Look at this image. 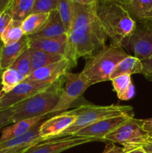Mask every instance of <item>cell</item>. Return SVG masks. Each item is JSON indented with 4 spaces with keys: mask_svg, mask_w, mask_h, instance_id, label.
Wrapping results in <instances>:
<instances>
[{
    "mask_svg": "<svg viewBox=\"0 0 152 153\" xmlns=\"http://www.w3.org/2000/svg\"><path fill=\"white\" fill-rule=\"evenodd\" d=\"M28 52L31 56L32 72L40 67L58 62L63 58V56L61 55L49 53V52H43L38 49H31V48H28Z\"/></svg>",
    "mask_w": 152,
    "mask_h": 153,
    "instance_id": "7402d4cb",
    "label": "cell"
},
{
    "mask_svg": "<svg viewBox=\"0 0 152 153\" xmlns=\"http://www.w3.org/2000/svg\"><path fill=\"white\" fill-rule=\"evenodd\" d=\"M108 1H113V2H116V3H117V4H121V5H122V6H125V4H127V2H128V0H108Z\"/></svg>",
    "mask_w": 152,
    "mask_h": 153,
    "instance_id": "ab89813d",
    "label": "cell"
},
{
    "mask_svg": "<svg viewBox=\"0 0 152 153\" xmlns=\"http://www.w3.org/2000/svg\"><path fill=\"white\" fill-rule=\"evenodd\" d=\"M110 81L112 82L113 90L119 100L127 101L134 97L135 88L131 79V76L122 75L112 79Z\"/></svg>",
    "mask_w": 152,
    "mask_h": 153,
    "instance_id": "ffe728a7",
    "label": "cell"
},
{
    "mask_svg": "<svg viewBox=\"0 0 152 153\" xmlns=\"http://www.w3.org/2000/svg\"><path fill=\"white\" fill-rule=\"evenodd\" d=\"M25 78L13 68L6 69L1 75V82L4 93H8L21 83Z\"/></svg>",
    "mask_w": 152,
    "mask_h": 153,
    "instance_id": "484cf974",
    "label": "cell"
},
{
    "mask_svg": "<svg viewBox=\"0 0 152 153\" xmlns=\"http://www.w3.org/2000/svg\"><path fill=\"white\" fill-rule=\"evenodd\" d=\"M151 2H152V0H151ZM148 20H152V13H151V19H148ZM146 21H147V20H146Z\"/></svg>",
    "mask_w": 152,
    "mask_h": 153,
    "instance_id": "7bdbcfd3",
    "label": "cell"
},
{
    "mask_svg": "<svg viewBox=\"0 0 152 153\" xmlns=\"http://www.w3.org/2000/svg\"><path fill=\"white\" fill-rule=\"evenodd\" d=\"M25 151V149H9L0 151V153H22Z\"/></svg>",
    "mask_w": 152,
    "mask_h": 153,
    "instance_id": "f35d334b",
    "label": "cell"
},
{
    "mask_svg": "<svg viewBox=\"0 0 152 153\" xmlns=\"http://www.w3.org/2000/svg\"><path fill=\"white\" fill-rule=\"evenodd\" d=\"M10 68L16 70L24 78H26L31 73V60L28 52V47L25 49L21 55L16 58Z\"/></svg>",
    "mask_w": 152,
    "mask_h": 153,
    "instance_id": "83f0119b",
    "label": "cell"
},
{
    "mask_svg": "<svg viewBox=\"0 0 152 153\" xmlns=\"http://www.w3.org/2000/svg\"><path fill=\"white\" fill-rule=\"evenodd\" d=\"M71 1L74 3L83 4V5H92L95 4L96 0H71Z\"/></svg>",
    "mask_w": 152,
    "mask_h": 153,
    "instance_id": "74e56055",
    "label": "cell"
},
{
    "mask_svg": "<svg viewBox=\"0 0 152 153\" xmlns=\"http://www.w3.org/2000/svg\"><path fill=\"white\" fill-rule=\"evenodd\" d=\"M41 123L23 135L10 139L3 143H0V151L9 149H22L26 150L28 148L37 143L45 141L44 139L40 134V127Z\"/></svg>",
    "mask_w": 152,
    "mask_h": 153,
    "instance_id": "9a60e30c",
    "label": "cell"
},
{
    "mask_svg": "<svg viewBox=\"0 0 152 153\" xmlns=\"http://www.w3.org/2000/svg\"><path fill=\"white\" fill-rule=\"evenodd\" d=\"M67 34L56 37L29 39L28 48L38 49L52 54H58L63 56L67 46Z\"/></svg>",
    "mask_w": 152,
    "mask_h": 153,
    "instance_id": "5bb4252c",
    "label": "cell"
},
{
    "mask_svg": "<svg viewBox=\"0 0 152 153\" xmlns=\"http://www.w3.org/2000/svg\"><path fill=\"white\" fill-rule=\"evenodd\" d=\"M36 0H12L7 11L12 19L17 21H23L32 13L33 7Z\"/></svg>",
    "mask_w": 152,
    "mask_h": 153,
    "instance_id": "603a6c76",
    "label": "cell"
},
{
    "mask_svg": "<svg viewBox=\"0 0 152 153\" xmlns=\"http://www.w3.org/2000/svg\"><path fill=\"white\" fill-rule=\"evenodd\" d=\"M141 122L143 129L148 133L149 137H152V117L145 120H141Z\"/></svg>",
    "mask_w": 152,
    "mask_h": 153,
    "instance_id": "d6a6232c",
    "label": "cell"
},
{
    "mask_svg": "<svg viewBox=\"0 0 152 153\" xmlns=\"http://www.w3.org/2000/svg\"><path fill=\"white\" fill-rule=\"evenodd\" d=\"M142 64L141 60L129 55L117 64L110 76V80L122 75L131 76L133 74L142 73Z\"/></svg>",
    "mask_w": 152,
    "mask_h": 153,
    "instance_id": "44dd1931",
    "label": "cell"
},
{
    "mask_svg": "<svg viewBox=\"0 0 152 153\" xmlns=\"http://www.w3.org/2000/svg\"><path fill=\"white\" fill-rule=\"evenodd\" d=\"M65 77L66 81L61 98L48 116L58 114L68 109L91 86L89 81L81 72L74 73L69 71L65 74Z\"/></svg>",
    "mask_w": 152,
    "mask_h": 153,
    "instance_id": "8992f818",
    "label": "cell"
},
{
    "mask_svg": "<svg viewBox=\"0 0 152 153\" xmlns=\"http://www.w3.org/2000/svg\"><path fill=\"white\" fill-rule=\"evenodd\" d=\"M76 117L71 111H66L54 115L41 123L40 134L46 140L57 138L75 123Z\"/></svg>",
    "mask_w": 152,
    "mask_h": 153,
    "instance_id": "7c38bea8",
    "label": "cell"
},
{
    "mask_svg": "<svg viewBox=\"0 0 152 153\" xmlns=\"http://www.w3.org/2000/svg\"><path fill=\"white\" fill-rule=\"evenodd\" d=\"M66 34L58 10L49 13V16L44 25L34 34L28 36L29 39L44 38L56 37Z\"/></svg>",
    "mask_w": 152,
    "mask_h": 153,
    "instance_id": "e0dca14e",
    "label": "cell"
},
{
    "mask_svg": "<svg viewBox=\"0 0 152 153\" xmlns=\"http://www.w3.org/2000/svg\"><path fill=\"white\" fill-rule=\"evenodd\" d=\"M59 0H36L32 13H50L58 10Z\"/></svg>",
    "mask_w": 152,
    "mask_h": 153,
    "instance_id": "f1b7e54d",
    "label": "cell"
},
{
    "mask_svg": "<svg viewBox=\"0 0 152 153\" xmlns=\"http://www.w3.org/2000/svg\"><path fill=\"white\" fill-rule=\"evenodd\" d=\"M103 153H123V151L121 148H117L113 145H108L107 149Z\"/></svg>",
    "mask_w": 152,
    "mask_h": 153,
    "instance_id": "8d00e7d4",
    "label": "cell"
},
{
    "mask_svg": "<svg viewBox=\"0 0 152 153\" xmlns=\"http://www.w3.org/2000/svg\"><path fill=\"white\" fill-rule=\"evenodd\" d=\"M144 22V21H143ZM147 22H151L152 23V20H147Z\"/></svg>",
    "mask_w": 152,
    "mask_h": 153,
    "instance_id": "f6af8a7d",
    "label": "cell"
},
{
    "mask_svg": "<svg viewBox=\"0 0 152 153\" xmlns=\"http://www.w3.org/2000/svg\"><path fill=\"white\" fill-rule=\"evenodd\" d=\"M24 35L25 34L22 29V22L13 19L1 35L0 40L3 45L7 46L19 41Z\"/></svg>",
    "mask_w": 152,
    "mask_h": 153,
    "instance_id": "d4e9b609",
    "label": "cell"
},
{
    "mask_svg": "<svg viewBox=\"0 0 152 153\" xmlns=\"http://www.w3.org/2000/svg\"><path fill=\"white\" fill-rule=\"evenodd\" d=\"M70 111L76 117L75 121L57 138L75 135L82 128L107 118L134 114V109L131 106L128 105H95L88 103L82 105L80 107L73 109Z\"/></svg>",
    "mask_w": 152,
    "mask_h": 153,
    "instance_id": "5b68a950",
    "label": "cell"
},
{
    "mask_svg": "<svg viewBox=\"0 0 152 153\" xmlns=\"http://www.w3.org/2000/svg\"><path fill=\"white\" fill-rule=\"evenodd\" d=\"M72 68L71 63L66 58H63L58 62L40 67L33 71L24 81L39 82H55L62 76H65L69 70Z\"/></svg>",
    "mask_w": 152,
    "mask_h": 153,
    "instance_id": "4fadbf2b",
    "label": "cell"
},
{
    "mask_svg": "<svg viewBox=\"0 0 152 153\" xmlns=\"http://www.w3.org/2000/svg\"><path fill=\"white\" fill-rule=\"evenodd\" d=\"M12 115H13V107L0 110V129L5 126L12 124Z\"/></svg>",
    "mask_w": 152,
    "mask_h": 153,
    "instance_id": "4dcf8cb0",
    "label": "cell"
},
{
    "mask_svg": "<svg viewBox=\"0 0 152 153\" xmlns=\"http://www.w3.org/2000/svg\"><path fill=\"white\" fill-rule=\"evenodd\" d=\"M144 22H148V23L151 24V25H152V23H151V22H147V21H144Z\"/></svg>",
    "mask_w": 152,
    "mask_h": 153,
    "instance_id": "ee69618b",
    "label": "cell"
},
{
    "mask_svg": "<svg viewBox=\"0 0 152 153\" xmlns=\"http://www.w3.org/2000/svg\"><path fill=\"white\" fill-rule=\"evenodd\" d=\"M149 137L148 133L143 129L141 120L133 117L106 136L103 140L119 143L124 146H141Z\"/></svg>",
    "mask_w": 152,
    "mask_h": 153,
    "instance_id": "ba28073f",
    "label": "cell"
},
{
    "mask_svg": "<svg viewBox=\"0 0 152 153\" xmlns=\"http://www.w3.org/2000/svg\"><path fill=\"white\" fill-rule=\"evenodd\" d=\"M46 117L47 116L37 117L23 120L13 123L12 125L8 126L2 130L1 137H0V143H3L10 139L26 134L30 130L38 125L40 123L45 120Z\"/></svg>",
    "mask_w": 152,
    "mask_h": 153,
    "instance_id": "2e32d148",
    "label": "cell"
},
{
    "mask_svg": "<svg viewBox=\"0 0 152 153\" xmlns=\"http://www.w3.org/2000/svg\"><path fill=\"white\" fill-rule=\"evenodd\" d=\"M142 64V73L147 80L152 82V55L145 59L141 60Z\"/></svg>",
    "mask_w": 152,
    "mask_h": 153,
    "instance_id": "f546056e",
    "label": "cell"
},
{
    "mask_svg": "<svg viewBox=\"0 0 152 153\" xmlns=\"http://www.w3.org/2000/svg\"><path fill=\"white\" fill-rule=\"evenodd\" d=\"M4 94H5V93H4V90H3L2 84H1V82H0V100H1V99L4 97Z\"/></svg>",
    "mask_w": 152,
    "mask_h": 153,
    "instance_id": "b9f144b4",
    "label": "cell"
},
{
    "mask_svg": "<svg viewBox=\"0 0 152 153\" xmlns=\"http://www.w3.org/2000/svg\"><path fill=\"white\" fill-rule=\"evenodd\" d=\"M13 20L10 13L6 10V11L0 13V37L4 32V30L7 28V27L10 25L11 21Z\"/></svg>",
    "mask_w": 152,
    "mask_h": 153,
    "instance_id": "1f68e13d",
    "label": "cell"
},
{
    "mask_svg": "<svg viewBox=\"0 0 152 153\" xmlns=\"http://www.w3.org/2000/svg\"><path fill=\"white\" fill-rule=\"evenodd\" d=\"M29 38L27 35H24L19 41L12 44L4 46L3 45L1 51V67L3 70L11 67L16 58L21 55L25 49L28 47Z\"/></svg>",
    "mask_w": 152,
    "mask_h": 153,
    "instance_id": "ac0fdd59",
    "label": "cell"
},
{
    "mask_svg": "<svg viewBox=\"0 0 152 153\" xmlns=\"http://www.w3.org/2000/svg\"><path fill=\"white\" fill-rule=\"evenodd\" d=\"M58 11L67 34L71 28L73 19V2L71 0H59Z\"/></svg>",
    "mask_w": 152,
    "mask_h": 153,
    "instance_id": "4316f807",
    "label": "cell"
},
{
    "mask_svg": "<svg viewBox=\"0 0 152 153\" xmlns=\"http://www.w3.org/2000/svg\"><path fill=\"white\" fill-rule=\"evenodd\" d=\"M3 46V43H1V41L0 40V58H1V47H2ZM4 70L1 69V63H0V82H1V75H2V73Z\"/></svg>",
    "mask_w": 152,
    "mask_h": 153,
    "instance_id": "60d3db41",
    "label": "cell"
},
{
    "mask_svg": "<svg viewBox=\"0 0 152 153\" xmlns=\"http://www.w3.org/2000/svg\"><path fill=\"white\" fill-rule=\"evenodd\" d=\"M67 46L63 58L77 65L80 57H89L99 52L106 46L107 36L98 18L87 25L67 33Z\"/></svg>",
    "mask_w": 152,
    "mask_h": 153,
    "instance_id": "6da1fadb",
    "label": "cell"
},
{
    "mask_svg": "<svg viewBox=\"0 0 152 153\" xmlns=\"http://www.w3.org/2000/svg\"><path fill=\"white\" fill-rule=\"evenodd\" d=\"M53 83V82H52ZM52 83L22 81L0 100V110L13 107L17 103L47 89Z\"/></svg>",
    "mask_w": 152,
    "mask_h": 153,
    "instance_id": "30bf717a",
    "label": "cell"
},
{
    "mask_svg": "<svg viewBox=\"0 0 152 153\" xmlns=\"http://www.w3.org/2000/svg\"><path fill=\"white\" fill-rule=\"evenodd\" d=\"M128 55L122 46L106 45L97 53L85 58V66L81 73L91 85L110 81L117 64Z\"/></svg>",
    "mask_w": 152,
    "mask_h": 153,
    "instance_id": "277c9868",
    "label": "cell"
},
{
    "mask_svg": "<svg viewBox=\"0 0 152 153\" xmlns=\"http://www.w3.org/2000/svg\"><path fill=\"white\" fill-rule=\"evenodd\" d=\"M95 14L111 44L122 46L135 28L137 22L121 4L108 0H96Z\"/></svg>",
    "mask_w": 152,
    "mask_h": 153,
    "instance_id": "7a4b0ae2",
    "label": "cell"
},
{
    "mask_svg": "<svg viewBox=\"0 0 152 153\" xmlns=\"http://www.w3.org/2000/svg\"><path fill=\"white\" fill-rule=\"evenodd\" d=\"M133 117H134V114L107 118L82 128L75 135L79 137H92L98 140H103L106 136L113 132L114 130L129 120Z\"/></svg>",
    "mask_w": 152,
    "mask_h": 153,
    "instance_id": "8fae6325",
    "label": "cell"
},
{
    "mask_svg": "<svg viewBox=\"0 0 152 153\" xmlns=\"http://www.w3.org/2000/svg\"><path fill=\"white\" fill-rule=\"evenodd\" d=\"M49 13H31L22 21V29L25 35L29 36L37 32L45 24Z\"/></svg>",
    "mask_w": 152,
    "mask_h": 153,
    "instance_id": "cb8c5ba5",
    "label": "cell"
},
{
    "mask_svg": "<svg viewBox=\"0 0 152 153\" xmlns=\"http://www.w3.org/2000/svg\"><path fill=\"white\" fill-rule=\"evenodd\" d=\"M97 140H98L92 137L76 135L66 136L43 141L28 148L22 153H61L75 146Z\"/></svg>",
    "mask_w": 152,
    "mask_h": 153,
    "instance_id": "9c48e42d",
    "label": "cell"
},
{
    "mask_svg": "<svg viewBox=\"0 0 152 153\" xmlns=\"http://www.w3.org/2000/svg\"><path fill=\"white\" fill-rule=\"evenodd\" d=\"M142 148L148 153H152V137H149L148 140L141 145Z\"/></svg>",
    "mask_w": 152,
    "mask_h": 153,
    "instance_id": "e575fe53",
    "label": "cell"
},
{
    "mask_svg": "<svg viewBox=\"0 0 152 153\" xmlns=\"http://www.w3.org/2000/svg\"><path fill=\"white\" fill-rule=\"evenodd\" d=\"M12 0H0V13L6 11L8 9Z\"/></svg>",
    "mask_w": 152,
    "mask_h": 153,
    "instance_id": "d590c367",
    "label": "cell"
},
{
    "mask_svg": "<svg viewBox=\"0 0 152 153\" xmlns=\"http://www.w3.org/2000/svg\"><path fill=\"white\" fill-rule=\"evenodd\" d=\"M123 153H148L141 146H128L122 148Z\"/></svg>",
    "mask_w": 152,
    "mask_h": 153,
    "instance_id": "836d02e7",
    "label": "cell"
},
{
    "mask_svg": "<svg viewBox=\"0 0 152 153\" xmlns=\"http://www.w3.org/2000/svg\"><path fill=\"white\" fill-rule=\"evenodd\" d=\"M133 56L143 60L152 55V25L146 22H137L134 31L122 43Z\"/></svg>",
    "mask_w": 152,
    "mask_h": 153,
    "instance_id": "52a82bcc",
    "label": "cell"
},
{
    "mask_svg": "<svg viewBox=\"0 0 152 153\" xmlns=\"http://www.w3.org/2000/svg\"><path fill=\"white\" fill-rule=\"evenodd\" d=\"M65 81V76H62L46 90L13 105L12 123L37 117L48 116L61 98Z\"/></svg>",
    "mask_w": 152,
    "mask_h": 153,
    "instance_id": "3957f363",
    "label": "cell"
},
{
    "mask_svg": "<svg viewBox=\"0 0 152 153\" xmlns=\"http://www.w3.org/2000/svg\"><path fill=\"white\" fill-rule=\"evenodd\" d=\"M123 7L136 22H143L151 19L152 13L151 0H128Z\"/></svg>",
    "mask_w": 152,
    "mask_h": 153,
    "instance_id": "d6986e66",
    "label": "cell"
}]
</instances>
